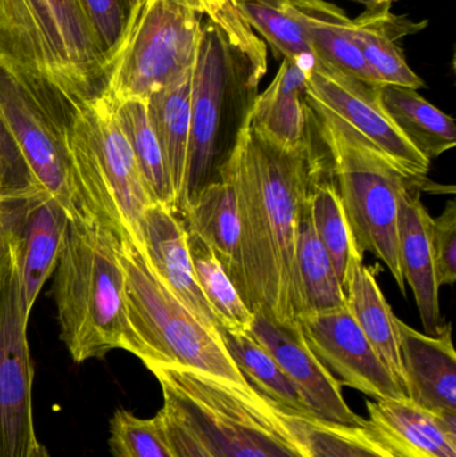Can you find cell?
<instances>
[{"mask_svg": "<svg viewBox=\"0 0 456 457\" xmlns=\"http://www.w3.org/2000/svg\"><path fill=\"white\" fill-rule=\"evenodd\" d=\"M391 4L366 8L361 15L352 19V35L367 66L377 75L382 85L402 87H425V82L407 63L398 40L415 34L427 26V21H415L391 12Z\"/></svg>", "mask_w": 456, "mask_h": 457, "instance_id": "20", "label": "cell"}, {"mask_svg": "<svg viewBox=\"0 0 456 457\" xmlns=\"http://www.w3.org/2000/svg\"><path fill=\"white\" fill-rule=\"evenodd\" d=\"M29 317L10 245V253L0 265V457H31L37 443L32 413L34 368L27 340Z\"/></svg>", "mask_w": 456, "mask_h": 457, "instance_id": "10", "label": "cell"}, {"mask_svg": "<svg viewBox=\"0 0 456 457\" xmlns=\"http://www.w3.org/2000/svg\"><path fill=\"white\" fill-rule=\"evenodd\" d=\"M109 447L114 457H176L157 416L137 418L122 408L110 419Z\"/></svg>", "mask_w": 456, "mask_h": 457, "instance_id": "34", "label": "cell"}, {"mask_svg": "<svg viewBox=\"0 0 456 457\" xmlns=\"http://www.w3.org/2000/svg\"><path fill=\"white\" fill-rule=\"evenodd\" d=\"M203 16L195 0H145L129 21L102 96L147 99L192 69Z\"/></svg>", "mask_w": 456, "mask_h": 457, "instance_id": "9", "label": "cell"}, {"mask_svg": "<svg viewBox=\"0 0 456 457\" xmlns=\"http://www.w3.org/2000/svg\"><path fill=\"white\" fill-rule=\"evenodd\" d=\"M267 45H241L203 16L192 69V130L179 217L222 179L267 74Z\"/></svg>", "mask_w": 456, "mask_h": 457, "instance_id": "2", "label": "cell"}, {"mask_svg": "<svg viewBox=\"0 0 456 457\" xmlns=\"http://www.w3.org/2000/svg\"><path fill=\"white\" fill-rule=\"evenodd\" d=\"M93 32L99 53L112 69L130 21L128 0H77Z\"/></svg>", "mask_w": 456, "mask_h": 457, "instance_id": "35", "label": "cell"}, {"mask_svg": "<svg viewBox=\"0 0 456 457\" xmlns=\"http://www.w3.org/2000/svg\"><path fill=\"white\" fill-rule=\"evenodd\" d=\"M163 405L216 457H310L272 400L251 384L220 380L195 370L149 367Z\"/></svg>", "mask_w": 456, "mask_h": 457, "instance_id": "5", "label": "cell"}, {"mask_svg": "<svg viewBox=\"0 0 456 457\" xmlns=\"http://www.w3.org/2000/svg\"><path fill=\"white\" fill-rule=\"evenodd\" d=\"M305 93L307 71L283 59L267 90L257 96L249 120L278 144L299 146L310 139Z\"/></svg>", "mask_w": 456, "mask_h": 457, "instance_id": "25", "label": "cell"}, {"mask_svg": "<svg viewBox=\"0 0 456 457\" xmlns=\"http://www.w3.org/2000/svg\"><path fill=\"white\" fill-rule=\"evenodd\" d=\"M296 263L304 295V314L347 305L336 269L313 227L308 198L303 205L297 227Z\"/></svg>", "mask_w": 456, "mask_h": 457, "instance_id": "28", "label": "cell"}, {"mask_svg": "<svg viewBox=\"0 0 456 457\" xmlns=\"http://www.w3.org/2000/svg\"><path fill=\"white\" fill-rule=\"evenodd\" d=\"M344 292L348 311L407 397L398 317L386 300L374 271L364 263L356 265Z\"/></svg>", "mask_w": 456, "mask_h": 457, "instance_id": "24", "label": "cell"}, {"mask_svg": "<svg viewBox=\"0 0 456 457\" xmlns=\"http://www.w3.org/2000/svg\"><path fill=\"white\" fill-rule=\"evenodd\" d=\"M308 122L329 158L335 187L361 252L387 265L401 292L406 281L399 258L398 217L402 190L411 181L374 145L305 93Z\"/></svg>", "mask_w": 456, "mask_h": 457, "instance_id": "6", "label": "cell"}, {"mask_svg": "<svg viewBox=\"0 0 456 457\" xmlns=\"http://www.w3.org/2000/svg\"><path fill=\"white\" fill-rule=\"evenodd\" d=\"M192 69L182 72L178 78L154 91L146 99L147 114L170 176L178 216L184 200L189 161Z\"/></svg>", "mask_w": 456, "mask_h": 457, "instance_id": "22", "label": "cell"}, {"mask_svg": "<svg viewBox=\"0 0 456 457\" xmlns=\"http://www.w3.org/2000/svg\"><path fill=\"white\" fill-rule=\"evenodd\" d=\"M321 174L313 182L308 195L311 216L316 233L328 252L340 284L345 290L353 268L363 263V252L348 222L334 181L321 179Z\"/></svg>", "mask_w": 456, "mask_h": 457, "instance_id": "31", "label": "cell"}, {"mask_svg": "<svg viewBox=\"0 0 456 457\" xmlns=\"http://www.w3.org/2000/svg\"><path fill=\"white\" fill-rule=\"evenodd\" d=\"M203 10L205 18L211 19L221 27L235 42L246 46H257L264 42L245 19L237 7V0H195Z\"/></svg>", "mask_w": 456, "mask_h": 457, "instance_id": "37", "label": "cell"}, {"mask_svg": "<svg viewBox=\"0 0 456 457\" xmlns=\"http://www.w3.org/2000/svg\"><path fill=\"white\" fill-rule=\"evenodd\" d=\"M431 247L439 287L456 281V204L450 200L444 213L431 219Z\"/></svg>", "mask_w": 456, "mask_h": 457, "instance_id": "36", "label": "cell"}, {"mask_svg": "<svg viewBox=\"0 0 456 457\" xmlns=\"http://www.w3.org/2000/svg\"><path fill=\"white\" fill-rule=\"evenodd\" d=\"M353 2L361 3L366 5V8L379 7V5L393 4L395 0H353Z\"/></svg>", "mask_w": 456, "mask_h": 457, "instance_id": "40", "label": "cell"}, {"mask_svg": "<svg viewBox=\"0 0 456 457\" xmlns=\"http://www.w3.org/2000/svg\"><path fill=\"white\" fill-rule=\"evenodd\" d=\"M237 7L251 29L264 37L276 58L294 62L307 72L313 66L315 54L286 0H237Z\"/></svg>", "mask_w": 456, "mask_h": 457, "instance_id": "32", "label": "cell"}, {"mask_svg": "<svg viewBox=\"0 0 456 457\" xmlns=\"http://www.w3.org/2000/svg\"><path fill=\"white\" fill-rule=\"evenodd\" d=\"M144 2L145 0H128L129 7H130V19L138 12L139 8L144 4Z\"/></svg>", "mask_w": 456, "mask_h": 457, "instance_id": "41", "label": "cell"}, {"mask_svg": "<svg viewBox=\"0 0 456 457\" xmlns=\"http://www.w3.org/2000/svg\"><path fill=\"white\" fill-rule=\"evenodd\" d=\"M411 181L399 197V258L404 281L411 287L427 335H436L441 328L439 285L431 247V219L420 200L418 185Z\"/></svg>", "mask_w": 456, "mask_h": 457, "instance_id": "19", "label": "cell"}, {"mask_svg": "<svg viewBox=\"0 0 456 457\" xmlns=\"http://www.w3.org/2000/svg\"><path fill=\"white\" fill-rule=\"evenodd\" d=\"M299 324L308 345L340 386L356 389L372 400L403 396L347 305L303 314Z\"/></svg>", "mask_w": 456, "mask_h": 457, "instance_id": "12", "label": "cell"}, {"mask_svg": "<svg viewBox=\"0 0 456 457\" xmlns=\"http://www.w3.org/2000/svg\"><path fill=\"white\" fill-rule=\"evenodd\" d=\"M363 427L396 457H456V418H444L409 397L369 400Z\"/></svg>", "mask_w": 456, "mask_h": 457, "instance_id": "18", "label": "cell"}, {"mask_svg": "<svg viewBox=\"0 0 456 457\" xmlns=\"http://www.w3.org/2000/svg\"><path fill=\"white\" fill-rule=\"evenodd\" d=\"M3 181H2V162H0V203H2Z\"/></svg>", "mask_w": 456, "mask_h": 457, "instance_id": "43", "label": "cell"}, {"mask_svg": "<svg viewBox=\"0 0 456 457\" xmlns=\"http://www.w3.org/2000/svg\"><path fill=\"white\" fill-rule=\"evenodd\" d=\"M407 397L444 418H456V353L452 325L436 335L418 332L398 319Z\"/></svg>", "mask_w": 456, "mask_h": 457, "instance_id": "17", "label": "cell"}, {"mask_svg": "<svg viewBox=\"0 0 456 457\" xmlns=\"http://www.w3.org/2000/svg\"><path fill=\"white\" fill-rule=\"evenodd\" d=\"M219 333L228 354L248 384L278 407L297 413H311L299 389L251 333L224 327L219 328Z\"/></svg>", "mask_w": 456, "mask_h": 457, "instance_id": "29", "label": "cell"}, {"mask_svg": "<svg viewBox=\"0 0 456 457\" xmlns=\"http://www.w3.org/2000/svg\"><path fill=\"white\" fill-rule=\"evenodd\" d=\"M0 62L50 80L82 104L46 0H0Z\"/></svg>", "mask_w": 456, "mask_h": 457, "instance_id": "14", "label": "cell"}, {"mask_svg": "<svg viewBox=\"0 0 456 457\" xmlns=\"http://www.w3.org/2000/svg\"><path fill=\"white\" fill-rule=\"evenodd\" d=\"M110 104L115 120L133 152L153 201L177 213L176 195L171 187L162 150L150 123L146 99H125L120 102H110Z\"/></svg>", "mask_w": 456, "mask_h": 457, "instance_id": "27", "label": "cell"}, {"mask_svg": "<svg viewBox=\"0 0 456 457\" xmlns=\"http://www.w3.org/2000/svg\"><path fill=\"white\" fill-rule=\"evenodd\" d=\"M118 249L120 237L91 217L69 222L54 270V298L62 341L78 364L115 349L141 354L129 321Z\"/></svg>", "mask_w": 456, "mask_h": 457, "instance_id": "3", "label": "cell"}, {"mask_svg": "<svg viewBox=\"0 0 456 457\" xmlns=\"http://www.w3.org/2000/svg\"><path fill=\"white\" fill-rule=\"evenodd\" d=\"M169 447L176 457H216L203 443L165 407L157 413Z\"/></svg>", "mask_w": 456, "mask_h": 457, "instance_id": "38", "label": "cell"}, {"mask_svg": "<svg viewBox=\"0 0 456 457\" xmlns=\"http://www.w3.org/2000/svg\"><path fill=\"white\" fill-rule=\"evenodd\" d=\"M0 209L18 262L24 303L31 314L43 285L55 270L70 219L58 201L42 193L8 195Z\"/></svg>", "mask_w": 456, "mask_h": 457, "instance_id": "13", "label": "cell"}, {"mask_svg": "<svg viewBox=\"0 0 456 457\" xmlns=\"http://www.w3.org/2000/svg\"><path fill=\"white\" fill-rule=\"evenodd\" d=\"M307 96L355 129L409 179L425 181L431 161L396 128L380 101L379 86L369 85L316 59L307 72Z\"/></svg>", "mask_w": 456, "mask_h": 457, "instance_id": "11", "label": "cell"}, {"mask_svg": "<svg viewBox=\"0 0 456 457\" xmlns=\"http://www.w3.org/2000/svg\"><path fill=\"white\" fill-rule=\"evenodd\" d=\"M67 142L82 213L139 245L154 201L104 96L77 104Z\"/></svg>", "mask_w": 456, "mask_h": 457, "instance_id": "8", "label": "cell"}, {"mask_svg": "<svg viewBox=\"0 0 456 457\" xmlns=\"http://www.w3.org/2000/svg\"><path fill=\"white\" fill-rule=\"evenodd\" d=\"M249 333L296 386L311 415L340 426H363L364 419L345 403L342 386L313 353L300 324L288 327L254 314Z\"/></svg>", "mask_w": 456, "mask_h": 457, "instance_id": "15", "label": "cell"}, {"mask_svg": "<svg viewBox=\"0 0 456 457\" xmlns=\"http://www.w3.org/2000/svg\"><path fill=\"white\" fill-rule=\"evenodd\" d=\"M31 457H50V455H48L45 445H40V443L37 442V445H35L34 451H32Z\"/></svg>", "mask_w": 456, "mask_h": 457, "instance_id": "42", "label": "cell"}, {"mask_svg": "<svg viewBox=\"0 0 456 457\" xmlns=\"http://www.w3.org/2000/svg\"><path fill=\"white\" fill-rule=\"evenodd\" d=\"M187 231L195 277L221 327L249 332L254 314L244 303L211 247L197 234Z\"/></svg>", "mask_w": 456, "mask_h": 457, "instance_id": "33", "label": "cell"}, {"mask_svg": "<svg viewBox=\"0 0 456 457\" xmlns=\"http://www.w3.org/2000/svg\"><path fill=\"white\" fill-rule=\"evenodd\" d=\"M289 11L302 24L316 59L356 79L383 86L371 71L352 35V19L327 0H286Z\"/></svg>", "mask_w": 456, "mask_h": 457, "instance_id": "21", "label": "cell"}, {"mask_svg": "<svg viewBox=\"0 0 456 457\" xmlns=\"http://www.w3.org/2000/svg\"><path fill=\"white\" fill-rule=\"evenodd\" d=\"M187 230L200 236L213 250L228 276L241 290L240 222L235 187L227 174L201 190L182 214Z\"/></svg>", "mask_w": 456, "mask_h": 457, "instance_id": "23", "label": "cell"}, {"mask_svg": "<svg viewBox=\"0 0 456 457\" xmlns=\"http://www.w3.org/2000/svg\"><path fill=\"white\" fill-rule=\"evenodd\" d=\"M77 104L50 80L0 62L2 200L42 193L61 204L70 221L85 216L67 142Z\"/></svg>", "mask_w": 456, "mask_h": 457, "instance_id": "4", "label": "cell"}, {"mask_svg": "<svg viewBox=\"0 0 456 457\" xmlns=\"http://www.w3.org/2000/svg\"><path fill=\"white\" fill-rule=\"evenodd\" d=\"M118 257L125 273L129 321L141 345L139 360L145 367L182 368L248 384L228 354L219 330L201 321L161 282L137 242L120 238Z\"/></svg>", "mask_w": 456, "mask_h": 457, "instance_id": "7", "label": "cell"}, {"mask_svg": "<svg viewBox=\"0 0 456 457\" xmlns=\"http://www.w3.org/2000/svg\"><path fill=\"white\" fill-rule=\"evenodd\" d=\"M10 253V242H8L7 231L3 222L2 209H0V265L4 262Z\"/></svg>", "mask_w": 456, "mask_h": 457, "instance_id": "39", "label": "cell"}, {"mask_svg": "<svg viewBox=\"0 0 456 457\" xmlns=\"http://www.w3.org/2000/svg\"><path fill=\"white\" fill-rule=\"evenodd\" d=\"M139 246L161 282L201 321L219 330L221 322L195 277L181 217L161 204H153L142 219Z\"/></svg>", "mask_w": 456, "mask_h": 457, "instance_id": "16", "label": "cell"}, {"mask_svg": "<svg viewBox=\"0 0 456 457\" xmlns=\"http://www.w3.org/2000/svg\"><path fill=\"white\" fill-rule=\"evenodd\" d=\"M379 96L396 128L428 161L454 149V118L423 98L418 90L402 86H379Z\"/></svg>", "mask_w": 456, "mask_h": 457, "instance_id": "26", "label": "cell"}, {"mask_svg": "<svg viewBox=\"0 0 456 457\" xmlns=\"http://www.w3.org/2000/svg\"><path fill=\"white\" fill-rule=\"evenodd\" d=\"M278 415L310 457H396L361 427L340 426L278 407Z\"/></svg>", "mask_w": 456, "mask_h": 457, "instance_id": "30", "label": "cell"}, {"mask_svg": "<svg viewBox=\"0 0 456 457\" xmlns=\"http://www.w3.org/2000/svg\"><path fill=\"white\" fill-rule=\"evenodd\" d=\"M323 171L310 139L284 146L248 120L222 174L237 197L240 295L253 314L281 325L305 313L296 263L300 213Z\"/></svg>", "mask_w": 456, "mask_h": 457, "instance_id": "1", "label": "cell"}]
</instances>
